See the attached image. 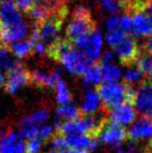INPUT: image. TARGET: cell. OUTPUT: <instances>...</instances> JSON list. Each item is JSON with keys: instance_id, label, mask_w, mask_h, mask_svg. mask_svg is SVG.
Here are the masks:
<instances>
[{"instance_id": "cell-1", "label": "cell", "mask_w": 152, "mask_h": 153, "mask_svg": "<svg viewBox=\"0 0 152 153\" xmlns=\"http://www.w3.org/2000/svg\"><path fill=\"white\" fill-rule=\"evenodd\" d=\"M97 28L92 13L85 6H77L66 28V39L75 48L82 50L89 36Z\"/></svg>"}, {"instance_id": "cell-2", "label": "cell", "mask_w": 152, "mask_h": 153, "mask_svg": "<svg viewBox=\"0 0 152 153\" xmlns=\"http://www.w3.org/2000/svg\"><path fill=\"white\" fill-rule=\"evenodd\" d=\"M67 15L68 6H65L62 10H57L56 13L51 14L41 22L35 23L37 25L39 41H41L45 45L46 49L59 38V32H61L64 21L67 18Z\"/></svg>"}, {"instance_id": "cell-3", "label": "cell", "mask_w": 152, "mask_h": 153, "mask_svg": "<svg viewBox=\"0 0 152 153\" xmlns=\"http://www.w3.org/2000/svg\"><path fill=\"white\" fill-rule=\"evenodd\" d=\"M99 97L101 99L102 107L104 113L108 114L114 107L124 102L125 98V83L118 82H104L97 85Z\"/></svg>"}, {"instance_id": "cell-4", "label": "cell", "mask_w": 152, "mask_h": 153, "mask_svg": "<svg viewBox=\"0 0 152 153\" xmlns=\"http://www.w3.org/2000/svg\"><path fill=\"white\" fill-rule=\"evenodd\" d=\"M59 62L65 67V69L75 76H80L85 73V71L92 66L96 61L87 56L83 51L72 47L65 54L62 55Z\"/></svg>"}, {"instance_id": "cell-5", "label": "cell", "mask_w": 152, "mask_h": 153, "mask_svg": "<svg viewBox=\"0 0 152 153\" xmlns=\"http://www.w3.org/2000/svg\"><path fill=\"white\" fill-rule=\"evenodd\" d=\"M113 49L118 54L121 65L125 67L134 66L142 51L141 45H139L136 36H133L129 32H126L124 38Z\"/></svg>"}, {"instance_id": "cell-6", "label": "cell", "mask_w": 152, "mask_h": 153, "mask_svg": "<svg viewBox=\"0 0 152 153\" xmlns=\"http://www.w3.org/2000/svg\"><path fill=\"white\" fill-rule=\"evenodd\" d=\"M97 139L108 146L119 148L127 139V131L124 126L110 123L108 120L100 130Z\"/></svg>"}, {"instance_id": "cell-7", "label": "cell", "mask_w": 152, "mask_h": 153, "mask_svg": "<svg viewBox=\"0 0 152 153\" xmlns=\"http://www.w3.org/2000/svg\"><path fill=\"white\" fill-rule=\"evenodd\" d=\"M134 106L141 116L152 118V79L144 78L136 89Z\"/></svg>"}, {"instance_id": "cell-8", "label": "cell", "mask_w": 152, "mask_h": 153, "mask_svg": "<svg viewBox=\"0 0 152 153\" xmlns=\"http://www.w3.org/2000/svg\"><path fill=\"white\" fill-rule=\"evenodd\" d=\"M24 139L10 129L0 131V153H25Z\"/></svg>"}, {"instance_id": "cell-9", "label": "cell", "mask_w": 152, "mask_h": 153, "mask_svg": "<svg viewBox=\"0 0 152 153\" xmlns=\"http://www.w3.org/2000/svg\"><path fill=\"white\" fill-rule=\"evenodd\" d=\"M29 71L24 68L22 64L16 69L6 73V81L4 82V90L10 95L16 94L21 88L28 85Z\"/></svg>"}, {"instance_id": "cell-10", "label": "cell", "mask_w": 152, "mask_h": 153, "mask_svg": "<svg viewBox=\"0 0 152 153\" xmlns=\"http://www.w3.org/2000/svg\"><path fill=\"white\" fill-rule=\"evenodd\" d=\"M61 78L59 69L52 71H45L43 69H35L29 72V82L40 89H53L55 83Z\"/></svg>"}, {"instance_id": "cell-11", "label": "cell", "mask_w": 152, "mask_h": 153, "mask_svg": "<svg viewBox=\"0 0 152 153\" xmlns=\"http://www.w3.org/2000/svg\"><path fill=\"white\" fill-rule=\"evenodd\" d=\"M108 114H110V117L108 119V122L121 126H126L131 124L136 120L138 111L133 107V105L123 102L114 107L112 111H108Z\"/></svg>"}, {"instance_id": "cell-12", "label": "cell", "mask_w": 152, "mask_h": 153, "mask_svg": "<svg viewBox=\"0 0 152 153\" xmlns=\"http://www.w3.org/2000/svg\"><path fill=\"white\" fill-rule=\"evenodd\" d=\"M133 36L147 38L152 34V13L140 12L131 16V28L129 30Z\"/></svg>"}, {"instance_id": "cell-13", "label": "cell", "mask_w": 152, "mask_h": 153, "mask_svg": "<svg viewBox=\"0 0 152 153\" xmlns=\"http://www.w3.org/2000/svg\"><path fill=\"white\" fill-rule=\"evenodd\" d=\"M152 137V118L141 116L127 131V137L132 142L148 139Z\"/></svg>"}, {"instance_id": "cell-14", "label": "cell", "mask_w": 152, "mask_h": 153, "mask_svg": "<svg viewBox=\"0 0 152 153\" xmlns=\"http://www.w3.org/2000/svg\"><path fill=\"white\" fill-rule=\"evenodd\" d=\"M23 20L20 10L14 2L10 0L0 2V27L10 26Z\"/></svg>"}, {"instance_id": "cell-15", "label": "cell", "mask_w": 152, "mask_h": 153, "mask_svg": "<svg viewBox=\"0 0 152 153\" xmlns=\"http://www.w3.org/2000/svg\"><path fill=\"white\" fill-rule=\"evenodd\" d=\"M102 107L101 99L96 89H87L83 95L80 111L81 115H96Z\"/></svg>"}, {"instance_id": "cell-16", "label": "cell", "mask_w": 152, "mask_h": 153, "mask_svg": "<svg viewBox=\"0 0 152 153\" xmlns=\"http://www.w3.org/2000/svg\"><path fill=\"white\" fill-rule=\"evenodd\" d=\"M36 41L29 36L28 39H20V40L14 41V42L7 44L10 50L13 52V54L16 55L19 59H26L30 56L35 52Z\"/></svg>"}, {"instance_id": "cell-17", "label": "cell", "mask_w": 152, "mask_h": 153, "mask_svg": "<svg viewBox=\"0 0 152 153\" xmlns=\"http://www.w3.org/2000/svg\"><path fill=\"white\" fill-rule=\"evenodd\" d=\"M101 45H102V36L101 32L98 28L92 32L87 38V41L85 43V47H83L82 51L93 59L94 61H97L100 56V50H101Z\"/></svg>"}, {"instance_id": "cell-18", "label": "cell", "mask_w": 152, "mask_h": 153, "mask_svg": "<svg viewBox=\"0 0 152 153\" xmlns=\"http://www.w3.org/2000/svg\"><path fill=\"white\" fill-rule=\"evenodd\" d=\"M12 54L13 52L6 44L0 46V70L5 74L21 65V62L16 61Z\"/></svg>"}, {"instance_id": "cell-19", "label": "cell", "mask_w": 152, "mask_h": 153, "mask_svg": "<svg viewBox=\"0 0 152 153\" xmlns=\"http://www.w3.org/2000/svg\"><path fill=\"white\" fill-rule=\"evenodd\" d=\"M83 76V85L90 87L92 85H99L102 82V64L100 61H96L85 71Z\"/></svg>"}, {"instance_id": "cell-20", "label": "cell", "mask_w": 152, "mask_h": 153, "mask_svg": "<svg viewBox=\"0 0 152 153\" xmlns=\"http://www.w3.org/2000/svg\"><path fill=\"white\" fill-rule=\"evenodd\" d=\"M134 66L147 79H152V51L142 50Z\"/></svg>"}, {"instance_id": "cell-21", "label": "cell", "mask_w": 152, "mask_h": 153, "mask_svg": "<svg viewBox=\"0 0 152 153\" xmlns=\"http://www.w3.org/2000/svg\"><path fill=\"white\" fill-rule=\"evenodd\" d=\"M49 119V111L47 108H41L33 111L30 115H27L23 117L19 122V127L31 126V125H39L43 124Z\"/></svg>"}, {"instance_id": "cell-22", "label": "cell", "mask_w": 152, "mask_h": 153, "mask_svg": "<svg viewBox=\"0 0 152 153\" xmlns=\"http://www.w3.org/2000/svg\"><path fill=\"white\" fill-rule=\"evenodd\" d=\"M81 116V111L73 102L61 104L55 109V117L59 120H74Z\"/></svg>"}, {"instance_id": "cell-23", "label": "cell", "mask_w": 152, "mask_h": 153, "mask_svg": "<svg viewBox=\"0 0 152 153\" xmlns=\"http://www.w3.org/2000/svg\"><path fill=\"white\" fill-rule=\"evenodd\" d=\"M55 95H56V101L59 104H65V103L73 102L72 95L68 89L67 83L65 80L59 78L55 83Z\"/></svg>"}, {"instance_id": "cell-24", "label": "cell", "mask_w": 152, "mask_h": 153, "mask_svg": "<svg viewBox=\"0 0 152 153\" xmlns=\"http://www.w3.org/2000/svg\"><path fill=\"white\" fill-rule=\"evenodd\" d=\"M121 78V71L113 62L102 64V81L103 82H117Z\"/></svg>"}, {"instance_id": "cell-25", "label": "cell", "mask_w": 152, "mask_h": 153, "mask_svg": "<svg viewBox=\"0 0 152 153\" xmlns=\"http://www.w3.org/2000/svg\"><path fill=\"white\" fill-rule=\"evenodd\" d=\"M67 140V143L69 148H74V149H89L90 142L92 137L87 134H76V135H68L65 137Z\"/></svg>"}, {"instance_id": "cell-26", "label": "cell", "mask_w": 152, "mask_h": 153, "mask_svg": "<svg viewBox=\"0 0 152 153\" xmlns=\"http://www.w3.org/2000/svg\"><path fill=\"white\" fill-rule=\"evenodd\" d=\"M50 139H51V147H52V150L56 153H61L69 148L66 137L63 134H61L59 132L54 131V133H53Z\"/></svg>"}, {"instance_id": "cell-27", "label": "cell", "mask_w": 152, "mask_h": 153, "mask_svg": "<svg viewBox=\"0 0 152 153\" xmlns=\"http://www.w3.org/2000/svg\"><path fill=\"white\" fill-rule=\"evenodd\" d=\"M128 68L129 69H128L125 72V74H124V82L134 85L136 83H140L141 81L145 78L136 66L128 67Z\"/></svg>"}, {"instance_id": "cell-28", "label": "cell", "mask_w": 152, "mask_h": 153, "mask_svg": "<svg viewBox=\"0 0 152 153\" xmlns=\"http://www.w3.org/2000/svg\"><path fill=\"white\" fill-rule=\"evenodd\" d=\"M126 34V31L122 30L121 28H117V29H114V30H110L108 33V43L110 44V46L112 48H114L116 45L124 38V36Z\"/></svg>"}, {"instance_id": "cell-29", "label": "cell", "mask_w": 152, "mask_h": 153, "mask_svg": "<svg viewBox=\"0 0 152 153\" xmlns=\"http://www.w3.org/2000/svg\"><path fill=\"white\" fill-rule=\"evenodd\" d=\"M43 140L39 137H31L28 139V142L26 143V150L25 153H39L42 149L43 146Z\"/></svg>"}, {"instance_id": "cell-30", "label": "cell", "mask_w": 152, "mask_h": 153, "mask_svg": "<svg viewBox=\"0 0 152 153\" xmlns=\"http://www.w3.org/2000/svg\"><path fill=\"white\" fill-rule=\"evenodd\" d=\"M100 5L110 14H117L121 10L119 3L116 0H100Z\"/></svg>"}, {"instance_id": "cell-31", "label": "cell", "mask_w": 152, "mask_h": 153, "mask_svg": "<svg viewBox=\"0 0 152 153\" xmlns=\"http://www.w3.org/2000/svg\"><path fill=\"white\" fill-rule=\"evenodd\" d=\"M54 133V128L50 125H43V126H40L39 128V135L38 137L43 141H47L49 140L52 134Z\"/></svg>"}, {"instance_id": "cell-32", "label": "cell", "mask_w": 152, "mask_h": 153, "mask_svg": "<svg viewBox=\"0 0 152 153\" xmlns=\"http://www.w3.org/2000/svg\"><path fill=\"white\" fill-rule=\"evenodd\" d=\"M35 0H14V3L16 4V6L22 12L27 13L29 8L33 6Z\"/></svg>"}, {"instance_id": "cell-33", "label": "cell", "mask_w": 152, "mask_h": 153, "mask_svg": "<svg viewBox=\"0 0 152 153\" xmlns=\"http://www.w3.org/2000/svg\"><path fill=\"white\" fill-rule=\"evenodd\" d=\"M119 28L126 32H129L130 28H131V17L124 15L119 20Z\"/></svg>"}, {"instance_id": "cell-34", "label": "cell", "mask_w": 152, "mask_h": 153, "mask_svg": "<svg viewBox=\"0 0 152 153\" xmlns=\"http://www.w3.org/2000/svg\"><path fill=\"white\" fill-rule=\"evenodd\" d=\"M119 20L120 19L116 16L110 17V18L108 19V21H106V26H108V31L119 28Z\"/></svg>"}, {"instance_id": "cell-35", "label": "cell", "mask_w": 152, "mask_h": 153, "mask_svg": "<svg viewBox=\"0 0 152 153\" xmlns=\"http://www.w3.org/2000/svg\"><path fill=\"white\" fill-rule=\"evenodd\" d=\"M99 61L101 62V64H110L114 62V54L110 51H105Z\"/></svg>"}, {"instance_id": "cell-36", "label": "cell", "mask_w": 152, "mask_h": 153, "mask_svg": "<svg viewBox=\"0 0 152 153\" xmlns=\"http://www.w3.org/2000/svg\"><path fill=\"white\" fill-rule=\"evenodd\" d=\"M141 49L146 51H152V34L145 38V41L141 45Z\"/></svg>"}, {"instance_id": "cell-37", "label": "cell", "mask_w": 152, "mask_h": 153, "mask_svg": "<svg viewBox=\"0 0 152 153\" xmlns=\"http://www.w3.org/2000/svg\"><path fill=\"white\" fill-rule=\"evenodd\" d=\"M61 153H89L87 150H82V149H74V148H68L65 151L61 152Z\"/></svg>"}, {"instance_id": "cell-38", "label": "cell", "mask_w": 152, "mask_h": 153, "mask_svg": "<svg viewBox=\"0 0 152 153\" xmlns=\"http://www.w3.org/2000/svg\"><path fill=\"white\" fill-rule=\"evenodd\" d=\"M2 83H4V77H3V75L0 73V85H2Z\"/></svg>"}, {"instance_id": "cell-39", "label": "cell", "mask_w": 152, "mask_h": 153, "mask_svg": "<svg viewBox=\"0 0 152 153\" xmlns=\"http://www.w3.org/2000/svg\"><path fill=\"white\" fill-rule=\"evenodd\" d=\"M147 148H148V149H150L152 151V137H151V140H150V143H149V145L147 146Z\"/></svg>"}, {"instance_id": "cell-40", "label": "cell", "mask_w": 152, "mask_h": 153, "mask_svg": "<svg viewBox=\"0 0 152 153\" xmlns=\"http://www.w3.org/2000/svg\"><path fill=\"white\" fill-rule=\"evenodd\" d=\"M4 43H3V40H2V36H1V33H0V46H2Z\"/></svg>"}, {"instance_id": "cell-41", "label": "cell", "mask_w": 152, "mask_h": 153, "mask_svg": "<svg viewBox=\"0 0 152 153\" xmlns=\"http://www.w3.org/2000/svg\"><path fill=\"white\" fill-rule=\"evenodd\" d=\"M144 153H152V151L150 149H148V148H146V149H145V151H144Z\"/></svg>"}, {"instance_id": "cell-42", "label": "cell", "mask_w": 152, "mask_h": 153, "mask_svg": "<svg viewBox=\"0 0 152 153\" xmlns=\"http://www.w3.org/2000/svg\"><path fill=\"white\" fill-rule=\"evenodd\" d=\"M49 153H56V152H55V151H53V150H52V151H50Z\"/></svg>"}, {"instance_id": "cell-43", "label": "cell", "mask_w": 152, "mask_h": 153, "mask_svg": "<svg viewBox=\"0 0 152 153\" xmlns=\"http://www.w3.org/2000/svg\"><path fill=\"white\" fill-rule=\"evenodd\" d=\"M3 1H5V0H0V2H3Z\"/></svg>"}]
</instances>
